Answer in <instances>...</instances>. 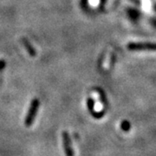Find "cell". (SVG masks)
I'll list each match as a JSON object with an SVG mask.
<instances>
[{
	"label": "cell",
	"instance_id": "6da1fadb",
	"mask_svg": "<svg viewBox=\"0 0 156 156\" xmlns=\"http://www.w3.org/2000/svg\"><path fill=\"white\" fill-rule=\"evenodd\" d=\"M130 51H156V44L152 43H130L127 45Z\"/></svg>",
	"mask_w": 156,
	"mask_h": 156
},
{
	"label": "cell",
	"instance_id": "7a4b0ae2",
	"mask_svg": "<svg viewBox=\"0 0 156 156\" xmlns=\"http://www.w3.org/2000/svg\"><path fill=\"white\" fill-rule=\"evenodd\" d=\"M39 108V101L35 99V100L32 101L31 104H30V107L29 108V111L26 115V118H25V126L26 127H30L32 125V123L34 122V120L36 118V115H37V110H38Z\"/></svg>",
	"mask_w": 156,
	"mask_h": 156
},
{
	"label": "cell",
	"instance_id": "3957f363",
	"mask_svg": "<svg viewBox=\"0 0 156 156\" xmlns=\"http://www.w3.org/2000/svg\"><path fill=\"white\" fill-rule=\"evenodd\" d=\"M62 147L63 150L66 156H74V151L71 147V142H70V138L68 134L67 131H63L62 134Z\"/></svg>",
	"mask_w": 156,
	"mask_h": 156
},
{
	"label": "cell",
	"instance_id": "277c9868",
	"mask_svg": "<svg viewBox=\"0 0 156 156\" xmlns=\"http://www.w3.org/2000/svg\"><path fill=\"white\" fill-rule=\"evenodd\" d=\"M123 124L125 125V126H122V128L124 130H128V128H129V123H128L127 122H124Z\"/></svg>",
	"mask_w": 156,
	"mask_h": 156
},
{
	"label": "cell",
	"instance_id": "5b68a950",
	"mask_svg": "<svg viewBox=\"0 0 156 156\" xmlns=\"http://www.w3.org/2000/svg\"><path fill=\"white\" fill-rule=\"evenodd\" d=\"M129 1L133 2L134 4L137 5H140V0H129Z\"/></svg>",
	"mask_w": 156,
	"mask_h": 156
}]
</instances>
